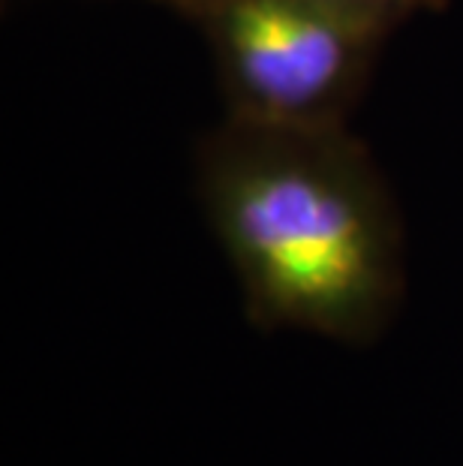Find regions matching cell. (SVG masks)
<instances>
[{"mask_svg": "<svg viewBox=\"0 0 463 466\" xmlns=\"http://www.w3.org/2000/svg\"><path fill=\"white\" fill-rule=\"evenodd\" d=\"M199 184L253 319L347 343L386 325L403 286L400 217L347 124L226 117L202 145Z\"/></svg>", "mask_w": 463, "mask_h": 466, "instance_id": "6da1fadb", "label": "cell"}, {"mask_svg": "<svg viewBox=\"0 0 463 466\" xmlns=\"http://www.w3.org/2000/svg\"><path fill=\"white\" fill-rule=\"evenodd\" d=\"M229 117L340 127L394 25L331 0H199Z\"/></svg>", "mask_w": 463, "mask_h": 466, "instance_id": "7a4b0ae2", "label": "cell"}, {"mask_svg": "<svg viewBox=\"0 0 463 466\" xmlns=\"http://www.w3.org/2000/svg\"><path fill=\"white\" fill-rule=\"evenodd\" d=\"M331 4L358 9V13H367L373 18H382V22H388V25H398L403 18H409L412 13L442 6L446 0H331Z\"/></svg>", "mask_w": 463, "mask_h": 466, "instance_id": "3957f363", "label": "cell"}, {"mask_svg": "<svg viewBox=\"0 0 463 466\" xmlns=\"http://www.w3.org/2000/svg\"><path fill=\"white\" fill-rule=\"evenodd\" d=\"M163 4H172V6H178L181 13H186V15H190V13H193V6L199 4V0H163Z\"/></svg>", "mask_w": 463, "mask_h": 466, "instance_id": "277c9868", "label": "cell"}]
</instances>
